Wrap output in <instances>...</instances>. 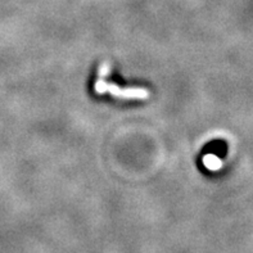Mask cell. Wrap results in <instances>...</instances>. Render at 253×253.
<instances>
[{"instance_id":"obj_1","label":"cell","mask_w":253,"mask_h":253,"mask_svg":"<svg viewBox=\"0 0 253 253\" xmlns=\"http://www.w3.org/2000/svg\"><path fill=\"white\" fill-rule=\"evenodd\" d=\"M111 70L109 64L103 63L98 71V79L94 85V90L98 94H104L109 93L112 96L117 98V99H124V100H144L148 99L149 93L148 90L144 87H122L117 86L116 84L108 83L106 81V76L108 74V71Z\"/></svg>"}]
</instances>
